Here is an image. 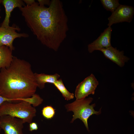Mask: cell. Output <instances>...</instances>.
I'll list each match as a JSON object with an SVG mask.
<instances>
[{
  "label": "cell",
  "instance_id": "cell-1",
  "mask_svg": "<svg viewBox=\"0 0 134 134\" xmlns=\"http://www.w3.org/2000/svg\"><path fill=\"white\" fill-rule=\"evenodd\" d=\"M21 14L27 26L41 43L57 51L69 29L64 9L55 3L48 7L36 3L24 9Z\"/></svg>",
  "mask_w": 134,
  "mask_h": 134
},
{
  "label": "cell",
  "instance_id": "cell-2",
  "mask_svg": "<svg viewBox=\"0 0 134 134\" xmlns=\"http://www.w3.org/2000/svg\"><path fill=\"white\" fill-rule=\"evenodd\" d=\"M37 85L28 62L13 56L10 66L0 70V95L15 102L31 97Z\"/></svg>",
  "mask_w": 134,
  "mask_h": 134
},
{
  "label": "cell",
  "instance_id": "cell-3",
  "mask_svg": "<svg viewBox=\"0 0 134 134\" xmlns=\"http://www.w3.org/2000/svg\"><path fill=\"white\" fill-rule=\"evenodd\" d=\"M93 100V98L89 97L82 100H76L65 105L67 112L72 111L73 113L70 123H72L76 119H79L83 123L89 132H90L88 122L89 118L93 115H99L101 113V108L98 111H96L94 109L95 103L90 104Z\"/></svg>",
  "mask_w": 134,
  "mask_h": 134
},
{
  "label": "cell",
  "instance_id": "cell-4",
  "mask_svg": "<svg viewBox=\"0 0 134 134\" xmlns=\"http://www.w3.org/2000/svg\"><path fill=\"white\" fill-rule=\"evenodd\" d=\"M36 112L35 107L23 101L15 103L6 102L0 106V117L9 115L21 119L24 123L32 122Z\"/></svg>",
  "mask_w": 134,
  "mask_h": 134
},
{
  "label": "cell",
  "instance_id": "cell-5",
  "mask_svg": "<svg viewBox=\"0 0 134 134\" xmlns=\"http://www.w3.org/2000/svg\"><path fill=\"white\" fill-rule=\"evenodd\" d=\"M20 29L15 24L7 27H0V47L3 46L8 47L13 51L15 49L13 45L14 40L16 38L28 37L29 35L25 33H19Z\"/></svg>",
  "mask_w": 134,
  "mask_h": 134
},
{
  "label": "cell",
  "instance_id": "cell-6",
  "mask_svg": "<svg viewBox=\"0 0 134 134\" xmlns=\"http://www.w3.org/2000/svg\"><path fill=\"white\" fill-rule=\"evenodd\" d=\"M99 84L94 75L91 74L76 86L74 94L76 100L83 99L90 94L94 95Z\"/></svg>",
  "mask_w": 134,
  "mask_h": 134
},
{
  "label": "cell",
  "instance_id": "cell-7",
  "mask_svg": "<svg viewBox=\"0 0 134 134\" xmlns=\"http://www.w3.org/2000/svg\"><path fill=\"white\" fill-rule=\"evenodd\" d=\"M134 13L133 6L120 4L108 18L107 26L111 27L114 24L124 22L130 23L133 18Z\"/></svg>",
  "mask_w": 134,
  "mask_h": 134
},
{
  "label": "cell",
  "instance_id": "cell-8",
  "mask_svg": "<svg viewBox=\"0 0 134 134\" xmlns=\"http://www.w3.org/2000/svg\"><path fill=\"white\" fill-rule=\"evenodd\" d=\"M23 121L21 119L9 115L0 117V125L4 134H24Z\"/></svg>",
  "mask_w": 134,
  "mask_h": 134
},
{
  "label": "cell",
  "instance_id": "cell-9",
  "mask_svg": "<svg viewBox=\"0 0 134 134\" xmlns=\"http://www.w3.org/2000/svg\"><path fill=\"white\" fill-rule=\"evenodd\" d=\"M112 30L111 27H108L101 33L95 40L88 45V50L89 53H92L95 50H100L111 45V39Z\"/></svg>",
  "mask_w": 134,
  "mask_h": 134
},
{
  "label": "cell",
  "instance_id": "cell-10",
  "mask_svg": "<svg viewBox=\"0 0 134 134\" xmlns=\"http://www.w3.org/2000/svg\"><path fill=\"white\" fill-rule=\"evenodd\" d=\"M99 51H101L104 56L111 60L120 67H123L126 63L130 59L125 56L123 51H120L116 47L111 46L107 48H103Z\"/></svg>",
  "mask_w": 134,
  "mask_h": 134
},
{
  "label": "cell",
  "instance_id": "cell-11",
  "mask_svg": "<svg viewBox=\"0 0 134 134\" xmlns=\"http://www.w3.org/2000/svg\"><path fill=\"white\" fill-rule=\"evenodd\" d=\"M2 3L5 8V16L1 26L7 27L9 26L10 18L14 9L16 7L20 8L25 5L21 0H2Z\"/></svg>",
  "mask_w": 134,
  "mask_h": 134
},
{
  "label": "cell",
  "instance_id": "cell-12",
  "mask_svg": "<svg viewBox=\"0 0 134 134\" xmlns=\"http://www.w3.org/2000/svg\"><path fill=\"white\" fill-rule=\"evenodd\" d=\"M35 76L37 84V87L42 89L45 87L46 83L52 84L59 79L60 75L58 73L54 74H48L44 73L38 74L34 73Z\"/></svg>",
  "mask_w": 134,
  "mask_h": 134
},
{
  "label": "cell",
  "instance_id": "cell-13",
  "mask_svg": "<svg viewBox=\"0 0 134 134\" xmlns=\"http://www.w3.org/2000/svg\"><path fill=\"white\" fill-rule=\"evenodd\" d=\"M12 51L8 46L0 47V70L9 67L12 61Z\"/></svg>",
  "mask_w": 134,
  "mask_h": 134
},
{
  "label": "cell",
  "instance_id": "cell-14",
  "mask_svg": "<svg viewBox=\"0 0 134 134\" xmlns=\"http://www.w3.org/2000/svg\"><path fill=\"white\" fill-rule=\"evenodd\" d=\"M53 84L60 92L65 100H69L74 98V94L67 90L65 86L62 79H59Z\"/></svg>",
  "mask_w": 134,
  "mask_h": 134
},
{
  "label": "cell",
  "instance_id": "cell-15",
  "mask_svg": "<svg viewBox=\"0 0 134 134\" xmlns=\"http://www.w3.org/2000/svg\"><path fill=\"white\" fill-rule=\"evenodd\" d=\"M103 7L107 11L113 12L120 5L118 0H101Z\"/></svg>",
  "mask_w": 134,
  "mask_h": 134
},
{
  "label": "cell",
  "instance_id": "cell-16",
  "mask_svg": "<svg viewBox=\"0 0 134 134\" xmlns=\"http://www.w3.org/2000/svg\"><path fill=\"white\" fill-rule=\"evenodd\" d=\"M24 101L29 103L35 107L41 104L43 101V99L39 95L35 93L31 97L25 99Z\"/></svg>",
  "mask_w": 134,
  "mask_h": 134
},
{
  "label": "cell",
  "instance_id": "cell-17",
  "mask_svg": "<svg viewBox=\"0 0 134 134\" xmlns=\"http://www.w3.org/2000/svg\"><path fill=\"white\" fill-rule=\"evenodd\" d=\"M42 114L43 116L47 119H50L54 116L55 109L51 106L49 105L44 107L42 110Z\"/></svg>",
  "mask_w": 134,
  "mask_h": 134
},
{
  "label": "cell",
  "instance_id": "cell-18",
  "mask_svg": "<svg viewBox=\"0 0 134 134\" xmlns=\"http://www.w3.org/2000/svg\"><path fill=\"white\" fill-rule=\"evenodd\" d=\"M38 126L37 124L35 122H32L29 123V130L30 131L32 132L38 130Z\"/></svg>",
  "mask_w": 134,
  "mask_h": 134
},
{
  "label": "cell",
  "instance_id": "cell-19",
  "mask_svg": "<svg viewBox=\"0 0 134 134\" xmlns=\"http://www.w3.org/2000/svg\"><path fill=\"white\" fill-rule=\"evenodd\" d=\"M6 102H15L13 100L4 97L0 95V106Z\"/></svg>",
  "mask_w": 134,
  "mask_h": 134
},
{
  "label": "cell",
  "instance_id": "cell-20",
  "mask_svg": "<svg viewBox=\"0 0 134 134\" xmlns=\"http://www.w3.org/2000/svg\"><path fill=\"white\" fill-rule=\"evenodd\" d=\"M37 1L39 5L42 6H44L45 5L49 6L51 2V1L49 0H37Z\"/></svg>",
  "mask_w": 134,
  "mask_h": 134
},
{
  "label": "cell",
  "instance_id": "cell-21",
  "mask_svg": "<svg viewBox=\"0 0 134 134\" xmlns=\"http://www.w3.org/2000/svg\"><path fill=\"white\" fill-rule=\"evenodd\" d=\"M24 3L26 4V5L29 6L33 4L35 1L34 0H24Z\"/></svg>",
  "mask_w": 134,
  "mask_h": 134
},
{
  "label": "cell",
  "instance_id": "cell-22",
  "mask_svg": "<svg viewBox=\"0 0 134 134\" xmlns=\"http://www.w3.org/2000/svg\"><path fill=\"white\" fill-rule=\"evenodd\" d=\"M2 0H0V4L1 3H2ZM0 11H1V9H0Z\"/></svg>",
  "mask_w": 134,
  "mask_h": 134
},
{
  "label": "cell",
  "instance_id": "cell-23",
  "mask_svg": "<svg viewBox=\"0 0 134 134\" xmlns=\"http://www.w3.org/2000/svg\"><path fill=\"white\" fill-rule=\"evenodd\" d=\"M1 129L0 128V130H1Z\"/></svg>",
  "mask_w": 134,
  "mask_h": 134
},
{
  "label": "cell",
  "instance_id": "cell-24",
  "mask_svg": "<svg viewBox=\"0 0 134 134\" xmlns=\"http://www.w3.org/2000/svg\"><path fill=\"white\" fill-rule=\"evenodd\" d=\"M1 18V17L0 16V18Z\"/></svg>",
  "mask_w": 134,
  "mask_h": 134
}]
</instances>
